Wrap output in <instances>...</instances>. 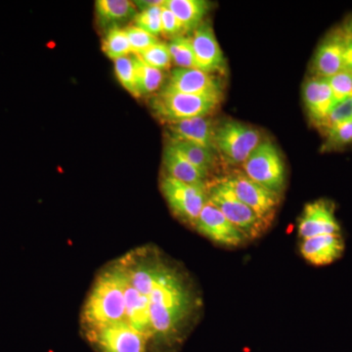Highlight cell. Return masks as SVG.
<instances>
[{"label":"cell","instance_id":"cell-36","mask_svg":"<svg viewBox=\"0 0 352 352\" xmlns=\"http://www.w3.org/2000/svg\"><path fill=\"white\" fill-rule=\"evenodd\" d=\"M347 36H351L352 38V20L349 23L347 27L346 28V31H344Z\"/></svg>","mask_w":352,"mask_h":352},{"label":"cell","instance_id":"cell-2","mask_svg":"<svg viewBox=\"0 0 352 352\" xmlns=\"http://www.w3.org/2000/svg\"><path fill=\"white\" fill-rule=\"evenodd\" d=\"M85 331L126 322V274L120 261L95 280L82 312Z\"/></svg>","mask_w":352,"mask_h":352},{"label":"cell","instance_id":"cell-9","mask_svg":"<svg viewBox=\"0 0 352 352\" xmlns=\"http://www.w3.org/2000/svg\"><path fill=\"white\" fill-rule=\"evenodd\" d=\"M100 352H147L149 340L127 322L85 331Z\"/></svg>","mask_w":352,"mask_h":352},{"label":"cell","instance_id":"cell-30","mask_svg":"<svg viewBox=\"0 0 352 352\" xmlns=\"http://www.w3.org/2000/svg\"><path fill=\"white\" fill-rule=\"evenodd\" d=\"M329 85L332 89L336 104L352 96V73L342 69L337 75L327 78Z\"/></svg>","mask_w":352,"mask_h":352},{"label":"cell","instance_id":"cell-13","mask_svg":"<svg viewBox=\"0 0 352 352\" xmlns=\"http://www.w3.org/2000/svg\"><path fill=\"white\" fill-rule=\"evenodd\" d=\"M197 69L212 74L226 69V58L217 43L214 29L208 23H203L191 36Z\"/></svg>","mask_w":352,"mask_h":352},{"label":"cell","instance_id":"cell-7","mask_svg":"<svg viewBox=\"0 0 352 352\" xmlns=\"http://www.w3.org/2000/svg\"><path fill=\"white\" fill-rule=\"evenodd\" d=\"M207 185L188 184L164 176L161 189L173 214L182 221L195 226L201 210L208 201Z\"/></svg>","mask_w":352,"mask_h":352},{"label":"cell","instance_id":"cell-10","mask_svg":"<svg viewBox=\"0 0 352 352\" xmlns=\"http://www.w3.org/2000/svg\"><path fill=\"white\" fill-rule=\"evenodd\" d=\"M195 228L208 239L227 247H239L248 240L210 201L201 210Z\"/></svg>","mask_w":352,"mask_h":352},{"label":"cell","instance_id":"cell-28","mask_svg":"<svg viewBox=\"0 0 352 352\" xmlns=\"http://www.w3.org/2000/svg\"><path fill=\"white\" fill-rule=\"evenodd\" d=\"M162 6H153L138 13L134 18L136 27L153 36L162 34Z\"/></svg>","mask_w":352,"mask_h":352},{"label":"cell","instance_id":"cell-8","mask_svg":"<svg viewBox=\"0 0 352 352\" xmlns=\"http://www.w3.org/2000/svg\"><path fill=\"white\" fill-rule=\"evenodd\" d=\"M224 178L243 203L251 208L267 226L272 223L281 203L280 194L254 182L244 171H233Z\"/></svg>","mask_w":352,"mask_h":352},{"label":"cell","instance_id":"cell-12","mask_svg":"<svg viewBox=\"0 0 352 352\" xmlns=\"http://www.w3.org/2000/svg\"><path fill=\"white\" fill-rule=\"evenodd\" d=\"M332 201L318 200L307 204L298 219V235L302 240L326 234H340Z\"/></svg>","mask_w":352,"mask_h":352},{"label":"cell","instance_id":"cell-33","mask_svg":"<svg viewBox=\"0 0 352 352\" xmlns=\"http://www.w3.org/2000/svg\"><path fill=\"white\" fill-rule=\"evenodd\" d=\"M162 34L173 38L185 34L184 27L179 19L166 6H162Z\"/></svg>","mask_w":352,"mask_h":352},{"label":"cell","instance_id":"cell-29","mask_svg":"<svg viewBox=\"0 0 352 352\" xmlns=\"http://www.w3.org/2000/svg\"><path fill=\"white\" fill-rule=\"evenodd\" d=\"M126 32L129 36V43H131L132 54H141L154 44L160 43L157 36L136 27L135 25H129L126 28Z\"/></svg>","mask_w":352,"mask_h":352},{"label":"cell","instance_id":"cell-31","mask_svg":"<svg viewBox=\"0 0 352 352\" xmlns=\"http://www.w3.org/2000/svg\"><path fill=\"white\" fill-rule=\"evenodd\" d=\"M328 147L351 144L352 122H342L327 127Z\"/></svg>","mask_w":352,"mask_h":352},{"label":"cell","instance_id":"cell-5","mask_svg":"<svg viewBox=\"0 0 352 352\" xmlns=\"http://www.w3.org/2000/svg\"><path fill=\"white\" fill-rule=\"evenodd\" d=\"M261 141L258 129L237 120H224L215 129V151L233 166L244 164Z\"/></svg>","mask_w":352,"mask_h":352},{"label":"cell","instance_id":"cell-20","mask_svg":"<svg viewBox=\"0 0 352 352\" xmlns=\"http://www.w3.org/2000/svg\"><path fill=\"white\" fill-rule=\"evenodd\" d=\"M95 14L102 28L113 29L129 22L138 15L133 1L129 0H97Z\"/></svg>","mask_w":352,"mask_h":352},{"label":"cell","instance_id":"cell-4","mask_svg":"<svg viewBox=\"0 0 352 352\" xmlns=\"http://www.w3.org/2000/svg\"><path fill=\"white\" fill-rule=\"evenodd\" d=\"M222 97L203 96L164 91L162 89L154 95L150 105L159 119L170 122L208 117L220 105Z\"/></svg>","mask_w":352,"mask_h":352},{"label":"cell","instance_id":"cell-25","mask_svg":"<svg viewBox=\"0 0 352 352\" xmlns=\"http://www.w3.org/2000/svg\"><path fill=\"white\" fill-rule=\"evenodd\" d=\"M168 45L171 60L176 67L182 69H197L191 36H177Z\"/></svg>","mask_w":352,"mask_h":352},{"label":"cell","instance_id":"cell-3","mask_svg":"<svg viewBox=\"0 0 352 352\" xmlns=\"http://www.w3.org/2000/svg\"><path fill=\"white\" fill-rule=\"evenodd\" d=\"M208 201L215 206L248 240L261 237L270 226L236 196L226 178L207 185Z\"/></svg>","mask_w":352,"mask_h":352},{"label":"cell","instance_id":"cell-34","mask_svg":"<svg viewBox=\"0 0 352 352\" xmlns=\"http://www.w3.org/2000/svg\"><path fill=\"white\" fill-rule=\"evenodd\" d=\"M342 60H344V69L352 73V38L347 34Z\"/></svg>","mask_w":352,"mask_h":352},{"label":"cell","instance_id":"cell-1","mask_svg":"<svg viewBox=\"0 0 352 352\" xmlns=\"http://www.w3.org/2000/svg\"><path fill=\"white\" fill-rule=\"evenodd\" d=\"M148 298L153 340L173 339L193 308L186 285L177 272L164 264Z\"/></svg>","mask_w":352,"mask_h":352},{"label":"cell","instance_id":"cell-24","mask_svg":"<svg viewBox=\"0 0 352 352\" xmlns=\"http://www.w3.org/2000/svg\"><path fill=\"white\" fill-rule=\"evenodd\" d=\"M102 51L113 61L131 56L132 50L126 29L113 28L108 30L105 38L102 41Z\"/></svg>","mask_w":352,"mask_h":352},{"label":"cell","instance_id":"cell-16","mask_svg":"<svg viewBox=\"0 0 352 352\" xmlns=\"http://www.w3.org/2000/svg\"><path fill=\"white\" fill-rule=\"evenodd\" d=\"M170 139L185 141L215 151L217 124L208 117L192 118L168 124Z\"/></svg>","mask_w":352,"mask_h":352},{"label":"cell","instance_id":"cell-11","mask_svg":"<svg viewBox=\"0 0 352 352\" xmlns=\"http://www.w3.org/2000/svg\"><path fill=\"white\" fill-rule=\"evenodd\" d=\"M163 90L176 94L222 97L219 80L197 69H173Z\"/></svg>","mask_w":352,"mask_h":352},{"label":"cell","instance_id":"cell-22","mask_svg":"<svg viewBox=\"0 0 352 352\" xmlns=\"http://www.w3.org/2000/svg\"><path fill=\"white\" fill-rule=\"evenodd\" d=\"M132 55L135 62L138 96H147V95L156 94L164 83L163 72L146 64L138 55Z\"/></svg>","mask_w":352,"mask_h":352},{"label":"cell","instance_id":"cell-6","mask_svg":"<svg viewBox=\"0 0 352 352\" xmlns=\"http://www.w3.org/2000/svg\"><path fill=\"white\" fill-rule=\"evenodd\" d=\"M243 168L254 182L281 195L286 183V168L281 154L270 140L263 139Z\"/></svg>","mask_w":352,"mask_h":352},{"label":"cell","instance_id":"cell-26","mask_svg":"<svg viewBox=\"0 0 352 352\" xmlns=\"http://www.w3.org/2000/svg\"><path fill=\"white\" fill-rule=\"evenodd\" d=\"M113 63H115L116 76H117L120 85L134 97H139L138 85H136V69L133 55L120 58V59L113 61Z\"/></svg>","mask_w":352,"mask_h":352},{"label":"cell","instance_id":"cell-17","mask_svg":"<svg viewBox=\"0 0 352 352\" xmlns=\"http://www.w3.org/2000/svg\"><path fill=\"white\" fill-rule=\"evenodd\" d=\"M344 241L340 234H326L302 240L300 252L308 263L323 266L335 263L344 254Z\"/></svg>","mask_w":352,"mask_h":352},{"label":"cell","instance_id":"cell-14","mask_svg":"<svg viewBox=\"0 0 352 352\" xmlns=\"http://www.w3.org/2000/svg\"><path fill=\"white\" fill-rule=\"evenodd\" d=\"M346 41V32L338 31L322 41L314 58V76L329 78L344 69Z\"/></svg>","mask_w":352,"mask_h":352},{"label":"cell","instance_id":"cell-19","mask_svg":"<svg viewBox=\"0 0 352 352\" xmlns=\"http://www.w3.org/2000/svg\"><path fill=\"white\" fill-rule=\"evenodd\" d=\"M163 163L166 176L188 184L207 185V173L190 163L173 145L168 144L164 149Z\"/></svg>","mask_w":352,"mask_h":352},{"label":"cell","instance_id":"cell-35","mask_svg":"<svg viewBox=\"0 0 352 352\" xmlns=\"http://www.w3.org/2000/svg\"><path fill=\"white\" fill-rule=\"evenodd\" d=\"M134 6L138 7L139 9H141V11L144 10V9L150 8V7L153 6H164V0H155V1H133Z\"/></svg>","mask_w":352,"mask_h":352},{"label":"cell","instance_id":"cell-23","mask_svg":"<svg viewBox=\"0 0 352 352\" xmlns=\"http://www.w3.org/2000/svg\"><path fill=\"white\" fill-rule=\"evenodd\" d=\"M170 145L177 150L180 154L186 157L190 163L193 164L199 170L204 173H210L215 164V155L212 150L201 147V146L192 144V143L185 142L182 140H175L170 139Z\"/></svg>","mask_w":352,"mask_h":352},{"label":"cell","instance_id":"cell-15","mask_svg":"<svg viewBox=\"0 0 352 352\" xmlns=\"http://www.w3.org/2000/svg\"><path fill=\"white\" fill-rule=\"evenodd\" d=\"M302 95L310 119L315 124L324 126L333 106L336 105L327 78L317 76L310 78L305 83Z\"/></svg>","mask_w":352,"mask_h":352},{"label":"cell","instance_id":"cell-32","mask_svg":"<svg viewBox=\"0 0 352 352\" xmlns=\"http://www.w3.org/2000/svg\"><path fill=\"white\" fill-rule=\"evenodd\" d=\"M352 122V96L344 100L338 102L333 106L332 112L329 115L324 129L333 126V124H342V122Z\"/></svg>","mask_w":352,"mask_h":352},{"label":"cell","instance_id":"cell-27","mask_svg":"<svg viewBox=\"0 0 352 352\" xmlns=\"http://www.w3.org/2000/svg\"><path fill=\"white\" fill-rule=\"evenodd\" d=\"M138 56L146 64L162 72L170 69V65L173 63L168 45L163 43L154 44L151 47L145 50L144 52L138 54Z\"/></svg>","mask_w":352,"mask_h":352},{"label":"cell","instance_id":"cell-21","mask_svg":"<svg viewBox=\"0 0 352 352\" xmlns=\"http://www.w3.org/2000/svg\"><path fill=\"white\" fill-rule=\"evenodd\" d=\"M164 6L170 9L179 19L185 32L195 31L203 24L204 18L210 10V2L205 0H164Z\"/></svg>","mask_w":352,"mask_h":352},{"label":"cell","instance_id":"cell-18","mask_svg":"<svg viewBox=\"0 0 352 352\" xmlns=\"http://www.w3.org/2000/svg\"><path fill=\"white\" fill-rule=\"evenodd\" d=\"M124 274H126V272H124ZM126 322L139 332L143 333L149 340V342L153 340L149 317V298H148V296L139 293L138 289L131 286V284L127 280L126 274Z\"/></svg>","mask_w":352,"mask_h":352}]
</instances>
